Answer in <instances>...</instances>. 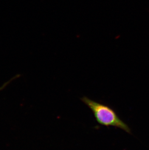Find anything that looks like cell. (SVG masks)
<instances>
[{
  "label": "cell",
  "mask_w": 149,
  "mask_h": 150,
  "mask_svg": "<svg viewBox=\"0 0 149 150\" xmlns=\"http://www.w3.org/2000/svg\"><path fill=\"white\" fill-rule=\"evenodd\" d=\"M80 99L91 111L96 121L99 125L107 127L113 126L122 129L127 133H131L129 126L118 116L111 107L87 97H83Z\"/></svg>",
  "instance_id": "1"
},
{
  "label": "cell",
  "mask_w": 149,
  "mask_h": 150,
  "mask_svg": "<svg viewBox=\"0 0 149 150\" xmlns=\"http://www.w3.org/2000/svg\"><path fill=\"white\" fill-rule=\"evenodd\" d=\"M4 86H4H4H3V87H1V88H0V90H1V88H4Z\"/></svg>",
  "instance_id": "2"
}]
</instances>
